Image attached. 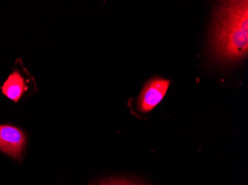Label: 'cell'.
Masks as SVG:
<instances>
[{"instance_id": "1", "label": "cell", "mask_w": 248, "mask_h": 185, "mask_svg": "<svg viewBox=\"0 0 248 185\" xmlns=\"http://www.w3.org/2000/svg\"><path fill=\"white\" fill-rule=\"evenodd\" d=\"M248 1L218 4L210 35V50L217 61L232 64L248 56Z\"/></svg>"}, {"instance_id": "2", "label": "cell", "mask_w": 248, "mask_h": 185, "mask_svg": "<svg viewBox=\"0 0 248 185\" xmlns=\"http://www.w3.org/2000/svg\"><path fill=\"white\" fill-rule=\"evenodd\" d=\"M170 83V80L162 78L150 79L139 96V110L143 113L149 112L158 105L165 96Z\"/></svg>"}, {"instance_id": "3", "label": "cell", "mask_w": 248, "mask_h": 185, "mask_svg": "<svg viewBox=\"0 0 248 185\" xmlns=\"http://www.w3.org/2000/svg\"><path fill=\"white\" fill-rule=\"evenodd\" d=\"M22 130L11 125H0V150L15 158H19L26 144Z\"/></svg>"}, {"instance_id": "4", "label": "cell", "mask_w": 248, "mask_h": 185, "mask_svg": "<svg viewBox=\"0 0 248 185\" xmlns=\"http://www.w3.org/2000/svg\"><path fill=\"white\" fill-rule=\"evenodd\" d=\"M2 93L10 100L15 102L19 101L25 90H27L23 77L18 71H15L10 75L6 82L2 86Z\"/></svg>"}, {"instance_id": "5", "label": "cell", "mask_w": 248, "mask_h": 185, "mask_svg": "<svg viewBox=\"0 0 248 185\" xmlns=\"http://www.w3.org/2000/svg\"><path fill=\"white\" fill-rule=\"evenodd\" d=\"M97 185H139V184L134 183L129 181L121 180V179H111L100 182Z\"/></svg>"}]
</instances>
